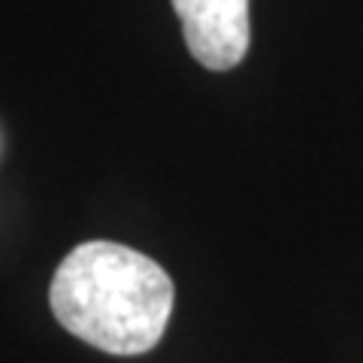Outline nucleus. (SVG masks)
Instances as JSON below:
<instances>
[{
	"label": "nucleus",
	"mask_w": 363,
	"mask_h": 363,
	"mask_svg": "<svg viewBox=\"0 0 363 363\" xmlns=\"http://www.w3.org/2000/svg\"><path fill=\"white\" fill-rule=\"evenodd\" d=\"M188 52L206 70H233L252 43L248 0H173Z\"/></svg>",
	"instance_id": "obj_2"
},
{
	"label": "nucleus",
	"mask_w": 363,
	"mask_h": 363,
	"mask_svg": "<svg viewBox=\"0 0 363 363\" xmlns=\"http://www.w3.org/2000/svg\"><path fill=\"white\" fill-rule=\"evenodd\" d=\"M52 315L106 354L152 351L173 315L176 288L149 255L109 240L79 242L52 276Z\"/></svg>",
	"instance_id": "obj_1"
}]
</instances>
